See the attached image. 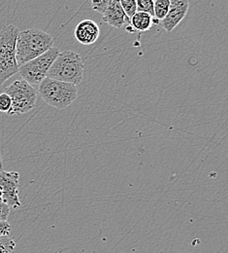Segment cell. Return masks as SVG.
<instances>
[{
	"mask_svg": "<svg viewBox=\"0 0 228 253\" xmlns=\"http://www.w3.org/2000/svg\"><path fill=\"white\" fill-rule=\"evenodd\" d=\"M54 47V38L47 32L29 29L19 32L16 44V61L19 66L33 61Z\"/></svg>",
	"mask_w": 228,
	"mask_h": 253,
	"instance_id": "obj_1",
	"label": "cell"
},
{
	"mask_svg": "<svg viewBox=\"0 0 228 253\" xmlns=\"http://www.w3.org/2000/svg\"><path fill=\"white\" fill-rule=\"evenodd\" d=\"M84 68L82 56L74 51L66 50L59 53L47 77L77 86L84 78Z\"/></svg>",
	"mask_w": 228,
	"mask_h": 253,
	"instance_id": "obj_2",
	"label": "cell"
},
{
	"mask_svg": "<svg viewBox=\"0 0 228 253\" xmlns=\"http://www.w3.org/2000/svg\"><path fill=\"white\" fill-rule=\"evenodd\" d=\"M19 29L8 25L0 29V85L19 72L16 61V44Z\"/></svg>",
	"mask_w": 228,
	"mask_h": 253,
	"instance_id": "obj_3",
	"label": "cell"
},
{
	"mask_svg": "<svg viewBox=\"0 0 228 253\" xmlns=\"http://www.w3.org/2000/svg\"><path fill=\"white\" fill-rule=\"evenodd\" d=\"M38 92L47 104L58 109L68 107L78 98L76 85L48 77L39 84Z\"/></svg>",
	"mask_w": 228,
	"mask_h": 253,
	"instance_id": "obj_4",
	"label": "cell"
},
{
	"mask_svg": "<svg viewBox=\"0 0 228 253\" xmlns=\"http://www.w3.org/2000/svg\"><path fill=\"white\" fill-rule=\"evenodd\" d=\"M5 93L11 97L12 107L9 115L29 113L35 107L37 91L25 80H16L5 88Z\"/></svg>",
	"mask_w": 228,
	"mask_h": 253,
	"instance_id": "obj_5",
	"label": "cell"
},
{
	"mask_svg": "<svg viewBox=\"0 0 228 253\" xmlns=\"http://www.w3.org/2000/svg\"><path fill=\"white\" fill-rule=\"evenodd\" d=\"M59 53L60 49L58 47H52L43 55L19 66V73L23 80L27 81L32 86H39V84L47 77L48 71Z\"/></svg>",
	"mask_w": 228,
	"mask_h": 253,
	"instance_id": "obj_6",
	"label": "cell"
},
{
	"mask_svg": "<svg viewBox=\"0 0 228 253\" xmlns=\"http://www.w3.org/2000/svg\"><path fill=\"white\" fill-rule=\"evenodd\" d=\"M20 174L16 171H5L0 169V188L2 190V202L9 208L18 209L21 207L19 199Z\"/></svg>",
	"mask_w": 228,
	"mask_h": 253,
	"instance_id": "obj_7",
	"label": "cell"
},
{
	"mask_svg": "<svg viewBox=\"0 0 228 253\" xmlns=\"http://www.w3.org/2000/svg\"><path fill=\"white\" fill-rule=\"evenodd\" d=\"M190 7L189 0H170V7L166 17L162 21L166 32H172L187 16Z\"/></svg>",
	"mask_w": 228,
	"mask_h": 253,
	"instance_id": "obj_8",
	"label": "cell"
},
{
	"mask_svg": "<svg viewBox=\"0 0 228 253\" xmlns=\"http://www.w3.org/2000/svg\"><path fill=\"white\" fill-rule=\"evenodd\" d=\"M103 21L115 29L130 26V18L122 8L119 0H113L103 13Z\"/></svg>",
	"mask_w": 228,
	"mask_h": 253,
	"instance_id": "obj_9",
	"label": "cell"
},
{
	"mask_svg": "<svg viewBox=\"0 0 228 253\" xmlns=\"http://www.w3.org/2000/svg\"><path fill=\"white\" fill-rule=\"evenodd\" d=\"M99 33V27L96 22L93 20H84L77 25L74 35L79 43L91 45L98 40Z\"/></svg>",
	"mask_w": 228,
	"mask_h": 253,
	"instance_id": "obj_10",
	"label": "cell"
},
{
	"mask_svg": "<svg viewBox=\"0 0 228 253\" xmlns=\"http://www.w3.org/2000/svg\"><path fill=\"white\" fill-rule=\"evenodd\" d=\"M130 26L138 32H148L153 26V17L144 12H135L130 18Z\"/></svg>",
	"mask_w": 228,
	"mask_h": 253,
	"instance_id": "obj_11",
	"label": "cell"
},
{
	"mask_svg": "<svg viewBox=\"0 0 228 253\" xmlns=\"http://www.w3.org/2000/svg\"><path fill=\"white\" fill-rule=\"evenodd\" d=\"M170 7V0H155L154 1V17L163 21L166 17Z\"/></svg>",
	"mask_w": 228,
	"mask_h": 253,
	"instance_id": "obj_12",
	"label": "cell"
},
{
	"mask_svg": "<svg viewBox=\"0 0 228 253\" xmlns=\"http://www.w3.org/2000/svg\"><path fill=\"white\" fill-rule=\"evenodd\" d=\"M155 0H136V12H144L154 17Z\"/></svg>",
	"mask_w": 228,
	"mask_h": 253,
	"instance_id": "obj_13",
	"label": "cell"
},
{
	"mask_svg": "<svg viewBox=\"0 0 228 253\" xmlns=\"http://www.w3.org/2000/svg\"><path fill=\"white\" fill-rule=\"evenodd\" d=\"M126 14L131 18L136 12V0H119Z\"/></svg>",
	"mask_w": 228,
	"mask_h": 253,
	"instance_id": "obj_14",
	"label": "cell"
},
{
	"mask_svg": "<svg viewBox=\"0 0 228 253\" xmlns=\"http://www.w3.org/2000/svg\"><path fill=\"white\" fill-rule=\"evenodd\" d=\"M11 107H12L11 97L5 92L0 94V112L8 114L11 110Z\"/></svg>",
	"mask_w": 228,
	"mask_h": 253,
	"instance_id": "obj_15",
	"label": "cell"
},
{
	"mask_svg": "<svg viewBox=\"0 0 228 253\" xmlns=\"http://www.w3.org/2000/svg\"><path fill=\"white\" fill-rule=\"evenodd\" d=\"M16 247L15 242L8 237H0V253L1 252H9L13 253Z\"/></svg>",
	"mask_w": 228,
	"mask_h": 253,
	"instance_id": "obj_16",
	"label": "cell"
},
{
	"mask_svg": "<svg viewBox=\"0 0 228 253\" xmlns=\"http://www.w3.org/2000/svg\"><path fill=\"white\" fill-rule=\"evenodd\" d=\"M92 1V7L95 11L98 13L103 14L108 7V5L113 1V0H91Z\"/></svg>",
	"mask_w": 228,
	"mask_h": 253,
	"instance_id": "obj_17",
	"label": "cell"
},
{
	"mask_svg": "<svg viewBox=\"0 0 228 253\" xmlns=\"http://www.w3.org/2000/svg\"><path fill=\"white\" fill-rule=\"evenodd\" d=\"M10 214V208L0 201V221H7L8 216Z\"/></svg>",
	"mask_w": 228,
	"mask_h": 253,
	"instance_id": "obj_18",
	"label": "cell"
},
{
	"mask_svg": "<svg viewBox=\"0 0 228 253\" xmlns=\"http://www.w3.org/2000/svg\"><path fill=\"white\" fill-rule=\"evenodd\" d=\"M11 232V225L7 221H0V237H8Z\"/></svg>",
	"mask_w": 228,
	"mask_h": 253,
	"instance_id": "obj_19",
	"label": "cell"
},
{
	"mask_svg": "<svg viewBox=\"0 0 228 253\" xmlns=\"http://www.w3.org/2000/svg\"><path fill=\"white\" fill-rule=\"evenodd\" d=\"M2 168V157H1V154H0V169Z\"/></svg>",
	"mask_w": 228,
	"mask_h": 253,
	"instance_id": "obj_20",
	"label": "cell"
},
{
	"mask_svg": "<svg viewBox=\"0 0 228 253\" xmlns=\"http://www.w3.org/2000/svg\"><path fill=\"white\" fill-rule=\"evenodd\" d=\"M2 200V190L0 188V201Z\"/></svg>",
	"mask_w": 228,
	"mask_h": 253,
	"instance_id": "obj_21",
	"label": "cell"
},
{
	"mask_svg": "<svg viewBox=\"0 0 228 253\" xmlns=\"http://www.w3.org/2000/svg\"><path fill=\"white\" fill-rule=\"evenodd\" d=\"M0 253H9V252H1Z\"/></svg>",
	"mask_w": 228,
	"mask_h": 253,
	"instance_id": "obj_22",
	"label": "cell"
}]
</instances>
